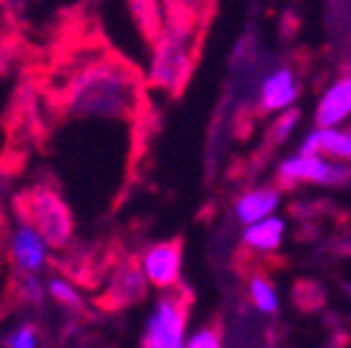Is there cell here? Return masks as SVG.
Returning a JSON list of instances; mask_svg holds the SVG:
<instances>
[{"label": "cell", "mask_w": 351, "mask_h": 348, "mask_svg": "<svg viewBox=\"0 0 351 348\" xmlns=\"http://www.w3.org/2000/svg\"><path fill=\"white\" fill-rule=\"evenodd\" d=\"M145 84L125 59L109 51H86L62 67L56 101L64 117L131 123L143 112Z\"/></svg>", "instance_id": "1"}, {"label": "cell", "mask_w": 351, "mask_h": 348, "mask_svg": "<svg viewBox=\"0 0 351 348\" xmlns=\"http://www.w3.org/2000/svg\"><path fill=\"white\" fill-rule=\"evenodd\" d=\"M209 6L201 3H170L159 34L151 39V64L145 86L167 98L179 95L198 62V51L206 31Z\"/></svg>", "instance_id": "2"}, {"label": "cell", "mask_w": 351, "mask_h": 348, "mask_svg": "<svg viewBox=\"0 0 351 348\" xmlns=\"http://www.w3.org/2000/svg\"><path fill=\"white\" fill-rule=\"evenodd\" d=\"M14 209L20 221L34 226L51 248H64L73 240V212L53 184L42 182L23 190L14 198Z\"/></svg>", "instance_id": "3"}, {"label": "cell", "mask_w": 351, "mask_h": 348, "mask_svg": "<svg viewBox=\"0 0 351 348\" xmlns=\"http://www.w3.org/2000/svg\"><path fill=\"white\" fill-rule=\"evenodd\" d=\"M190 307H193V293L187 287L162 293L145 318L140 348H184L190 340L187 334Z\"/></svg>", "instance_id": "4"}, {"label": "cell", "mask_w": 351, "mask_h": 348, "mask_svg": "<svg viewBox=\"0 0 351 348\" xmlns=\"http://www.w3.org/2000/svg\"><path fill=\"white\" fill-rule=\"evenodd\" d=\"M276 184L285 190H295L301 184L313 187H346L351 184V164L326 159V156H306L293 153L285 156L276 167Z\"/></svg>", "instance_id": "5"}, {"label": "cell", "mask_w": 351, "mask_h": 348, "mask_svg": "<svg viewBox=\"0 0 351 348\" xmlns=\"http://www.w3.org/2000/svg\"><path fill=\"white\" fill-rule=\"evenodd\" d=\"M137 262L154 290L170 293L182 287V262H184L182 240H162V243L148 245L140 253Z\"/></svg>", "instance_id": "6"}, {"label": "cell", "mask_w": 351, "mask_h": 348, "mask_svg": "<svg viewBox=\"0 0 351 348\" xmlns=\"http://www.w3.org/2000/svg\"><path fill=\"white\" fill-rule=\"evenodd\" d=\"M9 262L17 276H39L51 262V245L25 221H14L9 232Z\"/></svg>", "instance_id": "7"}, {"label": "cell", "mask_w": 351, "mask_h": 348, "mask_svg": "<svg viewBox=\"0 0 351 348\" xmlns=\"http://www.w3.org/2000/svg\"><path fill=\"white\" fill-rule=\"evenodd\" d=\"M301 95V84L293 67L282 64L265 73V78L256 86V109L262 114H285L295 109V101Z\"/></svg>", "instance_id": "8"}, {"label": "cell", "mask_w": 351, "mask_h": 348, "mask_svg": "<svg viewBox=\"0 0 351 348\" xmlns=\"http://www.w3.org/2000/svg\"><path fill=\"white\" fill-rule=\"evenodd\" d=\"M148 279L140 268L137 259H125L120 262L106 284V295H104V303H109L112 310L117 307H131V303H140L148 293Z\"/></svg>", "instance_id": "9"}, {"label": "cell", "mask_w": 351, "mask_h": 348, "mask_svg": "<svg viewBox=\"0 0 351 348\" xmlns=\"http://www.w3.org/2000/svg\"><path fill=\"white\" fill-rule=\"evenodd\" d=\"M351 117V75L343 73L321 92L315 103V128H340Z\"/></svg>", "instance_id": "10"}, {"label": "cell", "mask_w": 351, "mask_h": 348, "mask_svg": "<svg viewBox=\"0 0 351 348\" xmlns=\"http://www.w3.org/2000/svg\"><path fill=\"white\" fill-rule=\"evenodd\" d=\"M282 187L279 184H259L245 190L237 201H234V217L248 229L254 223H262L268 217H276V209L282 203Z\"/></svg>", "instance_id": "11"}, {"label": "cell", "mask_w": 351, "mask_h": 348, "mask_svg": "<svg viewBox=\"0 0 351 348\" xmlns=\"http://www.w3.org/2000/svg\"><path fill=\"white\" fill-rule=\"evenodd\" d=\"M298 153L326 156V159L351 164V128H313L301 140Z\"/></svg>", "instance_id": "12"}, {"label": "cell", "mask_w": 351, "mask_h": 348, "mask_svg": "<svg viewBox=\"0 0 351 348\" xmlns=\"http://www.w3.org/2000/svg\"><path fill=\"white\" fill-rule=\"evenodd\" d=\"M285 232H287V223H285V217H268V221H262V223H254L248 229H243V245L254 253H276L285 243Z\"/></svg>", "instance_id": "13"}, {"label": "cell", "mask_w": 351, "mask_h": 348, "mask_svg": "<svg viewBox=\"0 0 351 348\" xmlns=\"http://www.w3.org/2000/svg\"><path fill=\"white\" fill-rule=\"evenodd\" d=\"M248 298L254 303V310L262 315H276L279 312V293L274 287V282L262 273H254L248 279Z\"/></svg>", "instance_id": "14"}, {"label": "cell", "mask_w": 351, "mask_h": 348, "mask_svg": "<svg viewBox=\"0 0 351 348\" xmlns=\"http://www.w3.org/2000/svg\"><path fill=\"white\" fill-rule=\"evenodd\" d=\"M48 295L59 303V307H64L70 312H81L84 310V295L78 293V287L70 279H62V276L51 279L48 282Z\"/></svg>", "instance_id": "15"}, {"label": "cell", "mask_w": 351, "mask_h": 348, "mask_svg": "<svg viewBox=\"0 0 351 348\" xmlns=\"http://www.w3.org/2000/svg\"><path fill=\"white\" fill-rule=\"evenodd\" d=\"M14 293H17V301L25 303V307H42V301L51 298L48 282H42L39 276H17Z\"/></svg>", "instance_id": "16"}, {"label": "cell", "mask_w": 351, "mask_h": 348, "mask_svg": "<svg viewBox=\"0 0 351 348\" xmlns=\"http://www.w3.org/2000/svg\"><path fill=\"white\" fill-rule=\"evenodd\" d=\"M6 348H42L39 329L34 323H17L6 334Z\"/></svg>", "instance_id": "17"}, {"label": "cell", "mask_w": 351, "mask_h": 348, "mask_svg": "<svg viewBox=\"0 0 351 348\" xmlns=\"http://www.w3.org/2000/svg\"><path fill=\"white\" fill-rule=\"evenodd\" d=\"M184 348H226V345H223V332H221V326H215V323L198 326V329L190 334V340H187Z\"/></svg>", "instance_id": "18"}, {"label": "cell", "mask_w": 351, "mask_h": 348, "mask_svg": "<svg viewBox=\"0 0 351 348\" xmlns=\"http://www.w3.org/2000/svg\"><path fill=\"white\" fill-rule=\"evenodd\" d=\"M298 120H301V112H298V109H290V112H285V114H276V120H274V125H271V142L282 145V142L295 132Z\"/></svg>", "instance_id": "19"}, {"label": "cell", "mask_w": 351, "mask_h": 348, "mask_svg": "<svg viewBox=\"0 0 351 348\" xmlns=\"http://www.w3.org/2000/svg\"><path fill=\"white\" fill-rule=\"evenodd\" d=\"M348 293H351V287H348Z\"/></svg>", "instance_id": "20"}]
</instances>
